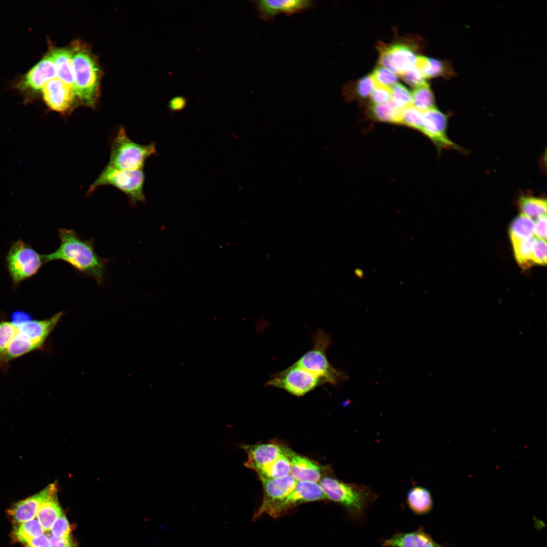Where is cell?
Instances as JSON below:
<instances>
[{
    "instance_id": "cell-3",
    "label": "cell",
    "mask_w": 547,
    "mask_h": 547,
    "mask_svg": "<svg viewBox=\"0 0 547 547\" xmlns=\"http://www.w3.org/2000/svg\"><path fill=\"white\" fill-rule=\"evenodd\" d=\"M319 484L327 499L339 503L355 517H360L378 497L369 486L345 483L334 477H324Z\"/></svg>"
},
{
    "instance_id": "cell-45",
    "label": "cell",
    "mask_w": 547,
    "mask_h": 547,
    "mask_svg": "<svg viewBox=\"0 0 547 547\" xmlns=\"http://www.w3.org/2000/svg\"><path fill=\"white\" fill-rule=\"evenodd\" d=\"M25 545L26 547H51L49 538L44 534L33 539Z\"/></svg>"
},
{
    "instance_id": "cell-38",
    "label": "cell",
    "mask_w": 547,
    "mask_h": 547,
    "mask_svg": "<svg viewBox=\"0 0 547 547\" xmlns=\"http://www.w3.org/2000/svg\"><path fill=\"white\" fill-rule=\"evenodd\" d=\"M532 262L533 264L545 265L546 263V241L535 238L532 245Z\"/></svg>"
},
{
    "instance_id": "cell-23",
    "label": "cell",
    "mask_w": 547,
    "mask_h": 547,
    "mask_svg": "<svg viewBox=\"0 0 547 547\" xmlns=\"http://www.w3.org/2000/svg\"><path fill=\"white\" fill-rule=\"evenodd\" d=\"M44 343L41 341L30 339L18 331L8 345L1 360L8 362L40 348Z\"/></svg>"
},
{
    "instance_id": "cell-16",
    "label": "cell",
    "mask_w": 547,
    "mask_h": 547,
    "mask_svg": "<svg viewBox=\"0 0 547 547\" xmlns=\"http://www.w3.org/2000/svg\"><path fill=\"white\" fill-rule=\"evenodd\" d=\"M56 487V483H52L38 493L15 503L8 510V515L15 524L34 519L42 503Z\"/></svg>"
},
{
    "instance_id": "cell-19",
    "label": "cell",
    "mask_w": 547,
    "mask_h": 547,
    "mask_svg": "<svg viewBox=\"0 0 547 547\" xmlns=\"http://www.w3.org/2000/svg\"><path fill=\"white\" fill-rule=\"evenodd\" d=\"M384 547H445L436 542L421 528L415 531L397 533L383 543Z\"/></svg>"
},
{
    "instance_id": "cell-32",
    "label": "cell",
    "mask_w": 547,
    "mask_h": 547,
    "mask_svg": "<svg viewBox=\"0 0 547 547\" xmlns=\"http://www.w3.org/2000/svg\"><path fill=\"white\" fill-rule=\"evenodd\" d=\"M534 237L523 241H512L515 257L523 268L526 269L532 264V250Z\"/></svg>"
},
{
    "instance_id": "cell-44",
    "label": "cell",
    "mask_w": 547,
    "mask_h": 547,
    "mask_svg": "<svg viewBox=\"0 0 547 547\" xmlns=\"http://www.w3.org/2000/svg\"><path fill=\"white\" fill-rule=\"evenodd\" d=\"M187 103L186 98L177 96L172 98L168 102V107L172 111H179L183 109Z\"/></svg>"
},
{
    "instance_id": "cell-31",
    "label": "cell",
    "mask_w": 547,
    "mask_h": 547,
    "mask_svg": "<svg viewBox=\"0 0 547 547\" xmlns=\"http://www.w3.org/2000/svg\"><path fill=\"white\" fill-rule=\"evenodd\" d=\"M411 96V105L421 112L435 107L434 94L426 82L414 88Z\"/></svg>"
},
{
    "instance_id": "cell-17",
    "label": "cell",
    "mask_w": 547,
    "mask_h": 547,
    "mask_svg": "<svg viewBox=\"0 0 547 547\" xmlns=\"http://www.w3.org/2000/svg\"><path fill=\"white\" fill-rule=\"evenodd\" d=\"M290 463V475L297 482H319L321 479L320 466L312 460L296 454L283 446Z\"/></svg>"
},
{
    "instance_id": "cell-15",
    "label": "cell",
    "mask_w": 547,
    "mask_h": 547,
    "mask_svg": "<svg viewBox=\"0 0 547 547\" xmlns=\"http://www.w3.org/2000/svg\"><path fill=\"white\" fill-rule=\"evenodd\" d=\"M56 76L54 63L48 53L22 77L17 87L24 92H37Z\"/></svg>"
},
{
    "instance_id": "cell-8",
    "label": "cell",
    "mask_w": 547,
    "mask_h": 547,
    "mask_svg": "<svg viewBox=\"0 0 547 547\" xmlns=\"http://www.w3.org/2000/svg\"><path fill=\"white\" fill-rule=\"evenodd\" d=\"M416 42L412 39H404L388 45L380 42L377 45L379 53L378 65L401 75L415 66L420 49Z\"/></svg>"
},
{
    "instance_id": "cell-9",
    "label": "cell",
    "mask_w": 547,
    "mask_h": 547,
    "mask_svg": "<svg viewBox=\"0 0 547 547\" xmlns=\"http://www.w3.org/2000/svg\"><path fill=\"white\" fill-rule=\"evenodd\" d=\"M323 384L319 378L295 363L266 382L267 385L283 389L296 396H302Z\"/></svg>"
},
{
    "instance_id": "cell-39",
    "label": "cell",
    "mask_w": 547,
    "mask_h": 547,
    "mask_svg": "<svg viewBox=\"0 0 547 547\" xmlns=\"http://www.w3.org/2000/svg\"><path fill=\"white\" fill-rule=\"evenodd\" d=\"M370 98L371 103L373 104H380L389 102L391 100L390 88L375 83Z\"/></svg>"
},
{
    "instance_id": "cell-22",
    "label": "cell",
    "mask_w": 547,
    "mask_h": 547,
    "mask_svg": "<svg viewBox=\"0 0 547 547\" xmlns=\"http://www.w3.org/2000/svg\"><path fill=\"white\" fill-rule=\"evenodd\" d=\"M57 487L42 503L36 514L38 520L45 531H50L56 521L63 513L57 498Z\"/></svg>"
},
{
    "instance_id": "cell-42",
    "label": "cell",
    "mask_w": 547,
    "mask_h": 547,
    "mask_svg": "<svg viewBox=\"0 0 547 547\" xmlns=\"http://www.w3.org/2000/svg\"><path fill=\"white\" fill-rule=\"evenodd\" d=\"M47 535L50 541L51 547H76L70 534L63 537H56L49 532Z\"/></svg>"
},
{
    "instance_id": "cell-2",
    "label": "cell",
    "mask_w": 547,
    "mask_h": 547,
    "mask_svg": "<svg viewBox=\"0 0 547 547\" xmlns=\"http://www.w3.org/2000/svg\"><path fill=\"white\" fill-rule=\"evenodd\" d=\"M74 90L82 105L93 108L99 94L100 70L89 50L80 44L72 47Z\"/></svg>"
},
{
    "instance_id": "cell-24",
    "label": "cell",
    "mask_w": 547,
    "mask_h": 547,
    "mask_svg": "<svg viewBox=\"0 0 547 547\" xmlns=\"http://www.w3.org/2000/svg\"><path fill=\"white\" fill-rule=\"evenodd\" d=\"M391 101L380 104L370 103L367 107L369 116L376 122L400 125L402 110Z\"/></svg>"
},
{
    "instance_id": "cell-10",
    "label": "cell",
    "mask_w": 547,
    "mask_h": 547,
    "mask_svg": "<svg viewBox=\"0 0 547 547\" xmlns=\"http://www.w3.org/2000/svg\"><path fill=\"white\" fill-rule=\"evenodd\" d=\"M447 116L436 107L422 112V126L420 132L435 145L439 152L443 149L464 150L451 141L447 136Z\"/></svg>"
},
{
    "instance_id": "cell-1",
    "label": "cell",
    "mask_w": 547,
    "mask_h": 547,
    "mask_svg": "<svg viewBox=\"0 0 547 547\" xmlns=\"http://www.w3.org/2000/svg\"><path fill=\"white\" fill-rule=\"evenodd\" d=\"M58 235L60 246L53 252L43 255L45 263L59 260L65 261L101 284L107 260L96 254L93 240H84L73 230L64 228L59 230Z\"/></svg>"
},
{
    "instance_id": "cell-43",
    "label": "cell",
    "mask_w": 547,
    "mask_h": 547,
    "mask_svg": "<svg viewBox=\"0 0 547 547\" xmlns=\"http://www.w3.org/2000/svg\"><path fill=\"white\" fill-rule=\"evenodd\" d=\"M534 234L538 238L544 241L546 239V215L536 219L534 224Z\"/></svg>"
},
{
    "instance_id": "cell-12",
    "label": "cell",
    "mask_w": 547,
    "mask_h": 547,
    "mask_svg": "<svg viewBox=\"0 0 547 547\" xmlns=\"http://www.w3.org/2000/svg\"><path fill=\"white\" fill-rule=\"evenodd\" d=\"M263 486V497L261 504L254 515L257 518L283 500L295 488L297 481L290 475L284 477L260 478Z\"/></svg>"
},
{
    "instance_id": "cell-11",
    "label": "cell",
    "mask_w": 547,
    "mask_h": 547,
    "mask_svg": "<svg viewBox=\"0 0 547 547\" xmlns=\"http://www.w3.org/2000/svg\"><path fill=\"white\" fill-rule=\"evenodd\" d=\"M327 498L319 483L297 482L294 489L283 500L272 507L267 514L274 518L279 517L286 510L301 503L314 501Z\"/></svg>"
},
{
    "instance_id": "cell-25",
    "label": "cell",
    "mask_w": 547,
    "mask_h": 547,
    "mask_svg": "<svg viewBox=\"0 0 547 547\" xmlns=\"http://www.w3.org/2000/svg\"><path fill=\"white\" fill-rule=\"evenodd\" d=\"M407 503L414 513L423 515L428 513L433 507V499L428 490L420 486H413L407 494Z\"/></svg>"
},
{
    "instance_id": "cell-13",
    "label": "cell",
    "mask_w": 547,
    "mask_h": 547,
    "mask_svg": "<svg viewBox=\"0 0 547 547\" xmlns=\"http://www.w3.org/2000/svg\"><path fill=\"white\" fill-rule=\"evenodd\" d=\"M253 2L258 17L266 21L272 20L279 14L290 16L315 6L314 2L309 0H258Z\"/></svg>"
},
{
    "instance_id": "cell-14",
    "label": "cell",
    "mask_w": 547,
    "mask_h": 547,
    "mask_svg": "<svg viewBox=\"0 0 547 547\" xmlns=\"http://www.w3.org/2000/svg\"><path fill=\"white\" fill-rule=\"evenodd\" d=\"M42 91L45 103L52 110L66 114L73 105V88L57 77L48 82Z\"/></svg>"
},
{
    "instance_id": "cell-36",
    "label": "cell",
    "mask_w": 547,
    "mask_h": 547,
    "mask_svg": "<svg viewBox=\"0 0 547 547\" xmlns=\"http://www.w3.org/2000/svg\"><path fill=\"white\" fill-rule=\"evenodd\" d=\"M18 327L12 322H3L0 323V359L12 339L17 334Z\"/></svg>"
},
{
    "instance_id": "cell-5",
    "label": "cell",
    "mask_w": 547,
    "mask_h": 547,
    "mask_svg": "<svg viewBox=\"0 0 547 547\" xmlns=\"http://www.w3.org/2000/svg\"><path fill=\"white\" fill-rule=\"evenodd\" d=\"M155 153L153 143L143 145L133 141L121 126L111 139L107 165L119 170L142 169L147 159Z\"/></svg>"
},
{
    "instance_id": "cell-37",
    "label": "cell",
    "mask_w": 547,
    "mask_h": 547,
    "mask_svg": "<svg viewBox=\"0 0 547 547\" xmlns=\"http://www.w3.org/2000/svg\"><path fill=\"white\" fill-rule=\"evenodd\" d=\"M370 75L376 84L389 87L398 83V76L389 69L380 66H377L372 70Z\"/></svg>"
},
{
    "instance_id": "cell-35",
    "label": "cell",
    "mask_w": 547,
    "mask_h": 547,
    "mask_svg": "<svg viewBox=\"0 0 547 547\" xmlns=\"http://www.w3.org/2000/svg\"><path fill=\"white\" fill-rule=\"evenodd\" d=\"M453 71L446 61L429 58L428 66L424 73L425 79L435 77H450Z\"/></svg>"
},
{
    "instance_id": "cell-26",
    "label": "cell",
    "mask_w": 547,
    "mask_h": 547,
    "mask_svg": "<svg viewBox=\"0 0 547 547\" xmlns=\"http://www.w3.org/2000/svg\"><path fill=\"white\" fill-rule=\"evenodd\" d=\"M375 86V82L370 74H368L357 81L348 83L343 87L342 94L348 101L357 99L364 100L370 97Z\"/></svg>"
},
{
    "instance_id": "cell-40",
    "label": "cell",
    "mask_w": 547,
    "mask_h": 547,
    "mask_svg": "<svg viewBox=\"0 0 547 547\" xmlns=\"http://www.w3.org/2000/svg\"><path fill=\"white\" fill-rule=\"evenodd\" d=\"M400 76L406 84L414 88L426 82V79L423 74L415 66L405 71Z\"/></svg>"
},
{
    "instance_id": "cell-7",
    "label": "cell",
    "mask_w": 547,
    "mask_h": 547,
    "mask_svg": "<svg viewBox=\"0 0 547 547\" xmlns=\"http://www.w3.org/2000/svg\"><path fill=\"white\" fill-rule=\"evenodd\" d=\"M6 261L15 285L34 276L45 263L43 255L40 254L21 239L13 243L6 257Z\"/></svg>"
},
{
    "instance_id": "cell-27",
    "label": "cell",
    "mask_w": 547,
    "mask_h": 547,
    "mask_svg": "<svg viewBox=\"0 0 547 547\" xmlns=\"http://www.w3.org/2000/svg\"><path fill=\"white\" fill-rule=\"evenodd\" d=\"M44 534V530L37 519L16 523L12 530V537L16 541L25 545L33 539Z\"/></svg>"
},
{
    "instance_id": "cell-4",
    "label": "cell",
    "mask_w": 547,
    "mask_h": 547,
    "mask_svg": "<svg viewBox=\"0 0 547 547\" xmlns=\"http://www.w3.org/2000/svg\"><path fill=\"white\" fill-rule=\"evenodd\" d=\"M313 342L312 348L295 364L319 378L324 383L339 385L346 381V374L334 368L327 359L326 351L332 343L330 336L323 330H318Z\"/></svg>"
},
{
    "instance_id": "cell-21",
    "label": "cell",
    "mask_w": 547,
    "mask_h": 547,
    "mask_svg": "<svg viewBox=\"0 0 547 547\" xmlns=\"http://www.w3.org/2000/svg\"><path fill=\"white\" fill-rule=\"evenodd\" d=\"M48 53L54 63L57 77L74 89L72 47L53 49Z\"/></svg>"
},
{
    "instance_id": "cell-41",
    "label": "cell",
    "mask_w": 547,
    "mask_h": 547,
    "mask_svg": "<svg viewBox=\"0 0 547 547\" xmlns=\"http://www.w3.org/2000/svg\"><path fill=\"white\" fill-rule=\"evenodd\" d=\"M50 531L51 534L56 537H63L70 534L71 530L69 523L63 514L54 522Z\"/></svg>"
},
{
    "instance_id": "cell-6",
    "label": "cell",
    "mask_w": 547,
    "mask_h": 547,
    "mask_svg": "<svg viewBox=\"0 0 547 547\" xmlns=\"http://www.w3.org/2000/svg\"><path fill=\"white\" fill-rule=\"evenodd\" d=\"M144 174L142 169L133 170H119L106 165L94 182L90 185L87 195L93 193L103 185L113 186L128 198L132 205L138 202H144L143 193Z\"/></svg>"
},
{
    "instance_id": "cell-33",
    "label": "cell",
    "mask_w": 547,
    "mask_h": 547,
    "mask_svg": "<svg viewBox=\"0 0 547 547\" xmlns=\"http://www.w3.org/2000/svg\"><path fill=\"white\" fill-rule=\"evenodd\" d=\"M400 125L420 132L422 126V112L412 105L404 108L401 113Z\"/></svg>"
},
{
    "instance_id": "cell-20",
    "label": "cell",
    "mask_w": 547,
    "mask_h": 547,
    "mask_svg": "<svg viewBox=\"0 0 547 547\" xmlns=\"http://www.w3.org/2000/svg\"><path fill=\"white\" fill-rule=\"evenodd\" d=\"M63 316L59 312L45 320H29L18 326V332L27 337L45 342Z\"/></svg>"
},
{
    "instance_id": "cell-29",
    "label": "cell",
    "mask_w": 547,
    "mask_h": 547,
    "mask_svg": "<svg viewBox=\"0 0 547 547\" xmlns=\"http://www.w3.org/2000/svg\"><path fill=\"white\" fill-rule=\"evenodd\" d=\"M518 205L522 214L532 220L546 215V199L523 196L518 200Z\"/></svg>"
},
{
    "instance_id": "cell-34",
    "label": "cell",
    "mask_w": 547,
    "mask_h": 547,
    "mask_svg": "<svg viewBox=\"0 0 547 547\" xmlns=\"http://www.w3.org/2000/svg\"><path fill=\"white\" fill-rule=\"evenodd\" d=\"M390 91V101L398 108L404 109L411 105V93L402 84L397 83L392 86Z\"/></svg>"
},
{
    "instance_id": "cell-18",
    "label": "cell",
    "mask_w": 547,
    "mask_h": 547,
    "mask_svg": "<svg viewBox=\"0 0 547 547\" xmlns=\"http://www.w3.org/2000/svg\"><path fill=\"white\" fill-rule=\"evenodd\" d=\"M241 447L248 455L245 466L255 471L271 462L284 453L283 446L271 443L242 445Z\"/></svg>"
},
{
    "instance_id": "cell-30",
    "label": "cell",
    "mask_w": 547,
    "mask_h": 547,
    "mask_svg": "<svg viewBox=\"0 0 547 547\" xmlns=\"http://www.w3.org/2000/svg\"><path fill=\"white\" fill-rule=\"evenodd\" d=\"M534 222L532 219L523 214L512 222L510 233L512 241L528 240L534 235Z\"/></svg>"
},
{
    "instance_id": "cell-28",
    "label": "cell",
    "mask_w": 547,
    "mask_h": 547,
    "mask_svg": "<svg viewBox=\"0 0 547 547\" xmlns=\"http://www.w3.org/2000/svg\"><path fill=\"white\" fill-rule=\"evenodd\" d=\"M260 478L274 479L290 475V463L284 451L271 462L255 471Z\"/></svg>"
}]
</instances>
